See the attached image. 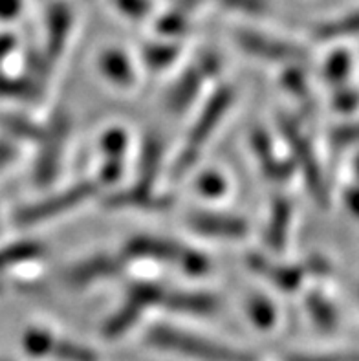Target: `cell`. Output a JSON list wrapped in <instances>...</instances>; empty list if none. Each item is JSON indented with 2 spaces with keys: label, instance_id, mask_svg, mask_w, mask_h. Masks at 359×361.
<instances>
[{
  "label": "cell",
  "instance_id": "6da1fadb",
  "mask_svg": "<svg viewBox=\"0 0 359 361\" xmlns=\"http://www.w3.org/2000/svg\"><path fill=\"white\" fill-rule=\"evenodd\" d=\"M145 341L152 347L165 348L171 353L183 354V356L196 357L202 361H257L255 356H250L237 348L214 343L209 339L198 338L195 334L165 325L152 326L147 330Z\"/></svg>",
  "mask_w": 359,
  "mask_h": 361
},
{
  "label": "cell",
  "instance_id": "7a4b0ae2",
  "mask_svg": "<svg viewBox=\"0 0 359 361\" xmlns=\"http://www.w3.org/2000/svg\"><path fill=\"white\" fill-rule=\"evenodd\" d=\"M233 99H235V92L231 87H220L219 90L214 92L213 96L209 97L207 105L202 109L200 116L196 119V123L193 125L191 133L187 136L185 145H183L182 152L178 154L176 161H174L173 169H171V176L174 180L183 178L189 171H191L193 165L198 161V156H200L202 149H204V143L211 137V134L214 133L217 125L222 121V118L226 116V112L231 106Z\"/></svg>",
  "mask_w": 359,
  "mask_h": 361
},
{
  "label": "cell",
  "instance_id": "3957f363",
  "mask_svg": "<svg viewBox=\"0 0 359 361\" xmlns=\"http://www.w3.org/2000/svg\"><path fill=\"white\" fill-rule=\"evenodd\" d=\"M72 128V119L68 112L57 110L51 114L50 123L44 128V137L41 140V151L33 167V178L37 185H50L59 173L64 143Z\"/></svg>",
  "mask_w": 359,
  "mask_h": 361
},
{
  "label": "cell",
  "instance_id": "277c9868",
  "mask_svg": "<svg viewBox=\"0 0 359 361\" xmlns=\"http://www.w3.org/2000/svg\"><path fill=\"white\" fill-rule=\"evenodd\" d=\"M279 125H281L282 134H284L288 145H290L291 152H293V158H296L293 164H297V167H299L303 176H305L308 191L312 192V197H314V200L317 202L319 206H327V183H324L323 173H321V167H319L314 149H312L306 136L293 119L282 116L279 119Z\"/></svg>",
  "mask_w": 359,
  "mask_h": 361
},
{
  "label": "cell",
  "instance_id": "5b68a950",
  "mask_svg": "<svg viewBox=\"0 0 359 361\" xmlns=\"http://www.w3.org/2000/svg\"><path fill=\"white\" fill-rule=\"evenodd\" d=\"M99 183L85 180L79 182L72 188H68L63 192H55L51 197L44 198V200L26 206L23 209H18L15 213V222L18 226H35L41 224L44 220H50L57 215H63L66 211L78 207L81 202L88 200L99 191Z\"/></svg>",
  "mask_w": 359,
  "mask_h": 361
},
{
  "label": "cell",
  "instance_id": "8992f818",
  "mask_svg": "<svg viewBox=\"0 0 359 361\" xmlns=\"http://www.w3.org/2000/svg\"><path fill=\"white\" fill-rule=\"evenodd\" d=\"M235 41L245 54L253 55L257 59L269 61V63L299 66L300 63L306 61V51L300 46L282 41L279 37L268 35V33L253 32V30H237Z\"/></svg>",
  "mask_w": 359,
  "mask_h": 361
},
{
  "label": "cell",
  "instance_id": "52a82bcc",
  "mask_svg": "<svg viewBox=\"0 0 359 361\" xmlns=\"http://www.w3.org/2000/svg\"><path fill=\"white\" fill-rule=\"evenodd\" d=\"M219 70V61L213 55H205L198 64L187 68L182 78L174 82V87L169 90L165 105L171 112H182L191 105V101L198 96L205 79H209Z\"/></svg>",
  "mask_w": 359,
  "mask_h": 361
},
{
  "label": "cell",
  "instance_id": "ba28073f",
  "mask_svg": "<svg viewBox=\"0 0 359 361\" xmlns=\"http://www.w3.org/2000/svg\"><path fill=\"white\" fill-rule=\"evenodd\" d=\"M187 226L195 233L209 238L237 240L248 235V222L244 219L217 211H195L187 216Z\"/></svg>",
  "mask_w": 359,
  "mask_h": 361
},
{
  "label": "cell",
  "instance_id": "9c48e42d",
  "mask_svg": "<svg viewBox=\"0 0 359 361\" xmlns=\"http://www.w3.org/2000/svg\"><path fill=\"white\" fill-rule=\"evenodd\" d=\"M127 266V259L121 255H94L90 259H85L79 264L72 266L66 274H64V281L73 286V288H83L88 284H94L97 281L112 279L116 275L121 274Z\"/></svg>",
  "mask_w": 359,
  "mask_h": 361
},
{
  "label": "cell",
  "instance_id": "30bf717a",
  "mask_svg": "<svg viewBox=\"0 0 359 361\" xmlns=\"http://www.w3.org/2000/svg\"><path fill=\"white\" fill-rule=\"evenodd\" d=\"M187 246L174 243L171 238L150 237V235H136L128 238L127 244L123 246V257L125 259H150V261L171 262L180 266Z\"/></svg>",
  "mask_w": 359,
  "mask_h": 361
},
{
  "label": "cell",
  "instance_id": "8fae6325",
  "mask_svg": "<svg viewBox=\"0 0 359 361\" xmlns=\"http://www.w3.org/2000/svg\"><path fill=\"white\" fill-rule=\"evenodd\" d=\"M174 204L173 197L158 195L152 185L134 183L127 189H119L105 198V206L110 209H145V211H167Z\"/></svg>",
  "mask_w": 359,
  "mask_h": 361
},
{
  "label": "cell",
  "instance_id": "7c38bea8",
  "mask_svg": "<svg viewBox=\"0 0 359 361\" xmlns=\"http://www.w3.org/2000/svg\"><path fill=\"white\" fill-rule=\"evenodd\" d=\"M245 262L255 274L262 275L273 286H277L282 292L291 293L300 288V284L306 277L305 266L299 264H275L269 259L259 253H251L245 257Z\"/></svg>",
  "mask_w": 359,
  "mask_h": 361
},
{
  "label": "cell",
  "instance_id": "4fadbf2b",
  "mask_svg": "<svg viewBox=\"0 0 359 361\" xmlns=\"http://www.w3.org/2000/svg\"><path fill=\"white\" fill-rule=\"evenodd\" d=\"M72 30V9L64 2H55L46 13V48L42 54L50 63H55L63 54L68 33Z\"/></svg>",
  "mask_w": 359,
  "mask_h": 361
},
{
  "label": "cell",
  "instance_id": "5bb4252c",
  "mask_svg": "<svg viewBox=\"0 0 359 361\" xmlns=\"http://www.w3.org/2000/svg\"><path fill=\"white\" fill-rule=\"evenodd\" d=\"M162 307L180 314H193V316H209L219 310L220 302L217 295L209 292H185V290H173L165 292Z\"/></svg>",
  "mask_w": 359,
  "mask_h": 361
},
{
  "label": "cell",
  "instance_id": "9a60e30c",
  "mask_svg": "<svg viewBox=\"0 0 359 361\" xmlns=\"http://www.w3.org/2000/svg\"><path fill=\"white\" fill-rule=\"evenodd\" d=\"M251 145H253L255 156L259 158L260 167H262L264 174L273 182H284L291 176L296 164L293 161L279 160L273 151V145L269 142L268 134L264 133L262 128H255L251 134Z\"/></svg>",
  "mask_w": 359,
  "mask_h": 361
},
{
  "label": "cell",
  "instance_id": "2e32d148",
  "mask_svg": "<svg viewBox=\"0 0 359 361\" xmlns=\"http://www.w3.org/2000/svg\"><path fill=\"white\" fill-rule=\"evenodd\" d=\"M291 204L288 198L277 197L273 200L272 209H269V222L264 233V243L268 244L272 252L279 253L284 250L288 238V229H290L291 222Z\"/></svg>",
  "mask_w": 359,
  "mask_h": 361
},
{
  "label": "cell",
  "instance_id": "e0dca14e",
  "mask_svg": "<svg viewBox=\"0 0 359 361\" xmlns=\"http://www.w3.org/2000/svg\"><path fill=\"white\" fill-rule=\"evenodd\" d=\"M162 156H164V143L158 134H147L140 152V183H145V185L154 183L159 164H162Z\"/></svg>",
  "mask_w": 359,
  "mask_h": 361
},
{
  "label": "cell",
  "instance_id": "ac0fdd59",
  "mask_svg": "<svg viewBox=\"0 0 359 361\" xmlns=\"http://www.w3.org/2000/svg\"><path fill=\"white\" fill-rule=\"evenodd\" d=\"M44 255V246L35 240H18L6 247H0V271L13 268L23 262L35 261Z\"/></svg>",
  "mask_w": 359,
  "mask_h": 361
},
{
  "label": "cell",
  "instance_id": "d6986e66",
  "mask_svg": "<svg viewBox=\"0 0 359 361\" xmlns=\"http://www.w3.org/2000/svg\"><path fill=\"white\" fill-rule=\"evenodd\" d=\"M359 35V9L339 18H332L314 27V37L317 41H334L343 37Z\"/></svg>",
  "mask_w": 359,
  "mask_h": 361
},
{
  "label": "cell",
  "instance_id": "ffe728a7",
  "mask_svg": "<svg viewBox=\"0 0 359 361\" xmlns=\"http://www.w3.org/2000/svg\"><path fill=\"white\" fill-rule=\"evenodd\" d=\"M99 68L105 78L119 85V87H128L134 82V72L128 63V59L121 51L109 50L99 57Z\"/></svg>",
  "mask_w": 359,
  "mask_h": 361
},
{
  "label": "cell",
  "instance_id": "44dd1931",
  "mask_svg": "<svg viewBox=\"0 0 359 361\" xmlns=\"http://www.w3.org/2000/svg\"><path fill=\"white\" fill-rule=\"evenodd\" d=\"M305 305L310 317L314 319L319 329L327 330V332L336 329L337 323H339V317H337V312L332 302L328 301L323 293L310 292L305 298Z\"/></svg>",
  "mask_w": 359,
  "mask_h": 361
},
{
  "label": "cell",
  "instance_id": "7402d4cb",
  "mask_svg": "<svg viewBox=\"0 0 359 361\" xmlns=\"http://www.w3.org/2000/svg\"><path fill=\"white\" fill-rule=\"evenodd\" d=\"M141 314H143V310H141L138 305H134L132 301L125 299L123 307L118 308V310L107 319L105 325H103V338L116 339L121 334H125V332L140 319Z\"/></svg>",
  "mask_w": 359,
  "mask_h": 361
},
{
  "label": "cell",
  "instance_id": "603a6c76",
  "mask_svg": "<svg viewBox=\"0 0 359 361\" xmlns=\"http://www.w3.org/2000/svg\"><path fill=\"white\" fill-rule=\"evenodd\" d=\"M41 82L32 78H6L0 75V97L37 101L41 97Z\"/></svg>",
  "mask_w": 359,
  "mask_h": 361
},
{
  "label": "cell",
  "instance_id": "cb8c5ba5",
  "mask_svg": "<svg viewBox=\"0 0 359 361\" xmlns=\"http://www.w3.org/2000/svg\"><path fill=\"white\" fill-rule=\"evenodd\" d=\"M0 127L13 137H18V140L41 143V140L44 137V128H41L30 119L23 118V116L0 114Z\"/></svg>",
  "mask_w": 359,
  "mask_h": 361
},
{
  "label": "cell",
  "instance_id": "d4e9b609",
  "mask_svg": "<svg viewBox=\"0 0 359 361\" xmlns=\"http://www.w3.org/2000/svg\"><path fill=\"white\" fill-rule=\"evenodd\" d=\"M180 48L173 42H152L143 46V61L152 72L165 70L176 61Z\"/></svg>",
  "mask_w": 359,
  "mask_h": 361
},
{
  "label": "cell",
  "instance_id": "484cf974",
  "mask_svg": "<svg viewBox=\"0 0 359 361\" xmlns=\"http://www.w3.org/2000/svg\"><path fill=\"white\" fill-rule=\"evenodd\" d=\"M165 292L167 290L164 286H159L156 283H134L127 288V299L132 301L134 305L145 312L149 307H154V305H162L165 298Z\"/></svg>",
  "mask_w": 359,
  "mask_h": 361
},
{
  "label": "cell",
  "instance_id": "4316f807",
  "mask_svg": "<svg viewBox=\"0 0 359 361\" xmlns=\"http://www.w3.org/2000/svg\"><path fill=\"white\" fill-rule=\"evenodd\" d=\"M352 70V57L348 51L337 50L328 57L323 68V78L334 87H343Z\"/></svg>",
  "mask_w": 359,
  "mask_h": 361
},
{
  "label": "cell",
  "instance_id": "83f0119b",
  "mask_svg": "<svg viewBox=\"0 0 359 361\" xmlns=\"http://www.w3.org/2000/svg\"><path fill=\"white\" fill-rule=\"evenodd\" d=\"M127 145L128 137L123 128H110L109 133H105L101 137V151L105 152L107 160L123 161Z\"/></svg>",
  "mask_w": 359,
  "mask_h": 361
},
{
  "label": "cell",
  "instance_id": "f1b7e54d",
  "mask_svg": "<svg viewBox=\"0 0 359 361\" xmlns=\"http://www.w3.org/2000/svg\"><path fill=\"white\" fill-rule=\"evenodd\" d=\"M51 354L63 361H97V354L92 348L66 339H55Z\"/></svg>",
  "mask_w": 359,
  "mask_h": 361
},
{
  "label": "cell",
  "instance_id": "f546056e",
  "mask_svg": "<svg viewBox=\"0 0 359 361\" xmlns=\"http://www.w3.org/2000/svg\"><path fill=\"white\" fill-rule=\"evenodd\" d=\"M54 343V336L41 329L28 330L23 339L24 350H26L28 354H32V356H46V354H51Z\"/></svg>",
  "mask_w": 359,
  "mask_h": 361
},
{
  "label": "cell",
  "instance_id": "4dcf8cb0",
  "mask_svg": "<svg viewBox=\"0 0 359 361\" xmlns=\"http://www.w3.org/2000/svg\"><path fill=\"white\" fill-rule=\"evenodd\" d=\"M248 312L253 323L260 329H269L275 321V312H273L272 302L264 298H253L248 305Z\"/></svg>",
  "mask_w": 359,
  "mask_h": 361
},
{
  "label": "cell",
  "instance_id": "1f68e13d",
  "mask_svg": "<svg viewBox=\"0 0 359 361\" xmlns=\"http://www.w3.org/2000/svg\"><path fill=\"white\" fill-rule=\"evenodd\" d=\"M196 188H198L200 195L207 198L222 197L226 192V180H224L222 174L207 171V173H202L200 178L196 180Z\"/></svg>",
  "mask_w": 359,
  "mask_h": 361
},
{
  "label": "cell",
  "instance_id": "d6a6232c",
  "mask_svg": "<svg viewBox=\"0 0 359 361\" xmlns=\"http://www.w3.org/2000/svg\"><path fill=\"white\" fill-rule=\"evenodd\" d=\"M158 32L164 33V35H182L187 32V17L182 9H174V11H169L167 15L159 18L158 23Z\"/></svg>",
  "mask_w": 359,
  "mask_h": 361
},
{
  "label": "cell",
  "instance_id": "836d02e7",
  "mask_svg": "<svg viewBox=\"0 0 359 361\" xmlns=\"http://www.w3.org/2000/svg\"><path fill=\"white\" fill-rule=\"evenodd\" d=\"M282 85H284V88H286L290 94L300 97V99L308 97L310 87L308 82H306L305 73H303V70H300L299 66H291V68L282 75Z\"/></svg>",
  "mask_w": 359,
  "mask_h": 361
},
{
  "label": "cell",
  "instance_id": "e575fe53",
  "mask_svg": "<svg viewBox=\"0 0 359 361\" xmlns=\"http://www.w3.org/2000/svg\"><path fill=\"white\" fill-rule=\"evenodd\" d=\"M332 142L336 147H348L359 142V121L337 127L332 134Z\"/></svg>",
  "mask_w": 359,
  "mask_h": 361
},
{
  "label": "cell",
  "instance_id": "d590c367",
  "mask_svg": "<svg viewBox=\"0 0 359 361\" xmlns=\"http://www.w3.org/2000/svg\"><path fill=\"white\" fill-rule=\"evenodd\" d=\"M334 106L339 112H352L359 106V96L354 88L337 87L336 96H334Z\"/></svg>",
  "mask_w": 359,
  "mask_h": 361
},
{
  "label": "cell",
  "instance_id": "8d00e7d4",
  "mask_svg": "<svg viewBox=\"0 0 359 361\" xmlns=\"http://www.w3.org/2000/svg\"><path fill=\"white\" fill-rule=\"evenodd\" d=\"M116 8L132 18L145 17L150 11V0H114Z\"/></svg>",
  "mask_w": 359,
  "mask_h": 361
},
{
  "label": "cell",
  "instance_id": "74e56055",
  "mask_svg": "<svg viewBox=\"0 0 359 361\" xmlns=\"http://www.w3.org/2000/svg\"><path fill=\"white\" fill-rule=\"evenodd\" d=\"M217 2L226 6V8L245 11V13H262L264 9H266L264 0H217Z\"/></svg>",
  "mask_w": 359,
  "mask_h": 361
},
{
  "label": "cell",
  "instance_id": "f35d334b",
  "mask_svg": "<svg viewBox=\"0 0 359 361\" xmlns=\"http://www.w3.org/2000/svg\"><path fill=\"white\" fill-rule=\"evenodd\" d=\"M286 361H359V354H291Z\"/></svg>",
  "mask_w": 359,
  "mask_h": 361
},
{
  "label": "cell",
  "instance_id": "ab89813d",
  "mask_svg": "<svg viewBox=\"0 0 359 361\" xmlns=\"http://www.w3.org/2000/svg\"><path fill=\"white\" fill-rule=\"evenodd\" d=\"M23 0H0V20H11L20 13Z\"/></svg>",
  "mask_w": 359,
  "mask_h": 361
},
{
  "label": "cell",
  "instance_id": "60d3db41",
  "mask_svg": "<svg viewBox=\"0 0 359 361\" xmlns=\"http://www.w3.org/2000/svg\"><path fill=\"white\" fill-rule=\"evenodd\" d=\"M17 156V149L9 142H0V171L6 169Z\"/></svg>",
  "mask_w": 359,
  "mask_h": 361
},
{
  "label": "cell",
  "instance_id": "b9f144b4",
  "mask_svg": "<svg viewBox=\"0 0 359 361\" xmlns=\"http://www.w3.org/2000/svg\"><path fill=\"white\" fill-rule=\"evenodd\" d=\"M308 264L305 266L306 271H312V274H317V275H327L330 271V264H328L327 259L323 257H312L308 259Z\"/></svg>",
  "mask_w": 359,
  "mask_h": 361
},
{
  "label": "cell",
  "instance_id": "7bdbcfd3",
  "mask_svg": "<svg viewBox=\"0 0 359 361\" xmlns=\"http://www.w3.org/2000/svg\"><path fill=\"white\" fill-rule=\"evenodd\" d=\"M345 202L346 207L354 213L355 216H359V188H351L345 192Z\"/></svg>",
  "mask_w": 359,
  "mask_h": 361
},
{
  "label": "cell",
  "instance_id": "ee69618b",
  "mask_svg": "<svg viewBox=\"0 0 359 361\" xmlns=\"http://www.w3.org/2000/svg\"><path fill=\"white\" fill-rule=\"evenodd\" d=\"M15 48V37L9 33H0V61L6 59V55L11 54Z\"/></svg>",
  "mask_w": 359,
  "mask_h": 361
},
{
  "label": "cell",
  "instance_id": "f6af8a7d",
  "mask_svg": "<svg viewBox=\"0 0 359 361\" xmlns=\"http://www.w3.org/2000/svg\"><path fill=\"white\" fill-rule=\"evenodd\" d=\"M355 171H358V174H359V158H358V161H355Z\"/></svg>",
  "mask_w": 359,
  "mask_h": 361
}]
</instances>
